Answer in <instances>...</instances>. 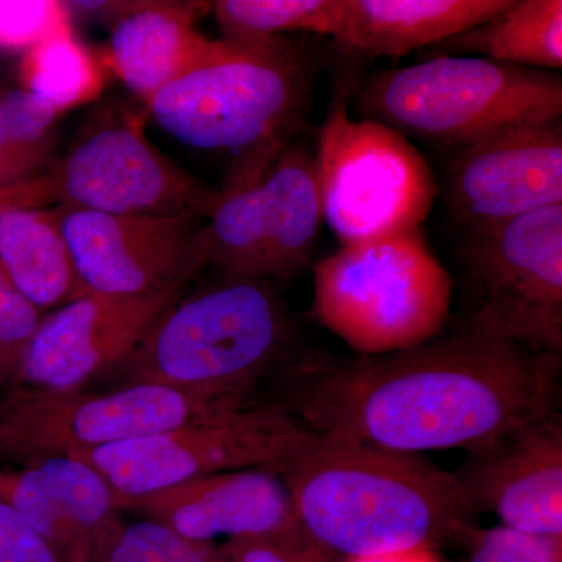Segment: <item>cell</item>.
Here are the masks:
<instances>
[{
    "label": "cell",
    "mask_w": 562,
    "mask_h": 562,
    "mask_svg": "<svg viewBox=\"0 0 562 562\" xmlns=\"http://www.w3.org/2000/svg\"><path fill=\"white\" fill-rule=\"evenodd\" d=\"M560 397L561 355L471 317L414 349L314 373L290 409L316 435L403 453H475L558 413Z\"/></svg>",
    "instance_id": "6da1fadb"
},
{
    "label": "cell",
    "mask_w": 562,
    "mask_h": 562,
    "mask_svg": "<svg viewBox=\"0 0 562 562\" xmlns=\"http://www.w3.org/2000/svg\"><path fill=\"white\" fill-rule=\"evenodd\" d=\"M302 527L349 560L469 538L475 509L453 473L419 454L317 435L279 471Z\"/></svg>",
    "instance_id": "7a4b0ae2"
},
{
    "label": "cell",
    "mask_w": 562,
    "mask_h": 562,
    "mask_svg": "<svg viewBox=\"0 0 562 562\" xmlns=\"http://www.w3.org/2000/svg\"><path fill=\"white\" fill-rule=\"evenodd\" d=\"M292 322L268 280H225L173 303L120 368V386L158 384L250 401L286 355Z\"/></svg>",
    "instance_id": "3957f363"
},
{
    "label": "cell",
    "mask_w": 562,
    "mask_h": 562,
    "mask_svg": "<svg viewBox=\"0 0 562 562\" xmlns=\"http://www.w3.org/2000/svg\"><path fill=\"white\" fill-rule=\"evenodd\" d=\"M312 57L286 36L233 43L146 103L162 131L191 147L249 154L290 143L313 94Z\"/></svg>",
    "instance_id": "277c9868"
},
{
    "label": "cell",
    "mask_w": 562,
    "mask_h": 562,
    "mask_svg": "<svg viewBox=\"0 0 562 562\" xmlns=\"http://www.w3.org/2000/svg\"><path fill=\"white\" fill-rule=\"evenodd\" d=\"M313 316L361 357L442 335L453 281L422 228L341 246L313 266Z\"/></svg>",
    "instance_id": "5b68a950"
},
{
    "label": "cell",
    "mask_w": 562,
    "mask_h": 562,
    "mask_svg": "<svg viewBox=\"0 0 562 562\" xmlns=\"http://www.w3.org/2000/svg\"><path fill=\"white\" fill-rule=\"evenodd\" d=\"M355 105L362 120L454 150L505 125L562 117V79L486 58L435 57L366 77Z\"/></svg>",
    "instance_id": "8992f818"
},
{
    "label": "cell",
    "mask_w": 562,
    "mask_h": 562,
    "mask_svg": "<svg viewBox=\"0 0 562 562\" xmlns=\"http://www.w3.org/2000/svg\"><path fill=\"white\" fill-rule=\"evenodd\" d=\"M324 220L342 246L416 231L432 209L438 183L416 146L371 120H353L333 102L317 135Z\"/></svg>",
    "instance_id": "52a82bcc"
},
{
    "label": "cell",
    "mask_w": 562,
    "mask_h": 562,
    "mask_svg": "<svg viewBox=\"0 0 562 562\" xmlns=\"http://www.w3.org/2000/svg\"><path fill=\"white\" fill-rule=\"evenodd\" d=\"M254 405L251 401L158 384L109 392L11 387L0 402V460L18 465L146 438Z\"/></svg>",
    "instance_id": "ba28073f"
},
{
    "label": "cell",
    "mask_w": 562,
    "mask_h": 562,
    "mask_svg": "<svg viewBox=\"0 0 562 562\" xmlns=\"http://www.w3.org/2000/svg\"><path fill=\"white\" fill-rule=\"evenodd\" d=\"M220 191L151 146L138 125L110 124L32 179L0 188V210L66 209L209 217Z\"/></svg>",
    "instance_id": "9c48e42d"
},
{
    "label": "cell",
    "mask_w": 562,
    "mask_h": 562,
    "mask_svg": "<svg viewBox=\"0 0 562 562\" xmlns=\"http://www.w3.org/2000/svg\"><path fill=\"white\" fill-rule=\"evenodd\" d=\"M316 438L284 406L254 403L173 430L66 457L87 462L121 497L132 501L214 473L277 472Z\"/></svg>",
    "instance_id": "30bf717a"
},
{
    "label": "cell",
    "mask_w": 562,
    "mask_h": 562,
    "mask_svg": "<svg viewBox=\"0 0 562 562\" xmlns=\"http://www.w3.org/2000/svg\"><path fill=\"white\" fill-rule=\"evenodd\" d=\"M462 255L482 292L473 317L514 342L561 355L562 203L472 231Z\"/></svg>",
    "instance_id": "8fae6325"
},
{
    "label": "cell",
    "mask_w": 562,
    "mask_h": 562,
    "mask_svg": "<svg viewBox=\"0 0 562 562\" xmlns=\"http://www.w3.org/2000/svg\"><path fill=\"white\" fill-rule=\"evenodd\" d=\"M181 291L143 295L88 292L41 319L14 368L13 387L81 391L138 349Z\"/></svg>",
    "instance_id": "7c38bea8"
},
{
    "label": "cell",
    "mask_w": 562,
    "mask_h": 562,
    "mask_svg": "<svg viewBox=\"0 0 562 562\" xmlns=\"http://www.w3.org/2000/svg\"><path fill=\"white\" fill-rule=\"evenodd\" d=\"M446 198L472 231L562 203V121H524L454 149Z\"/></svg>",
    "instance_id": "4fadbf2b"
},
{
    "label": "cell",
    "mask_w": 562,
    "mask_h": 562,
    "mask_svg": "<svg viewBox=\"0 0 562 562\" xmlns=\"http://www.w3.org/2000/svg\"><path fill=\"white\" fill-rule=\"evenodd\" d=\"M125 512L166 525L192 541L227 536L228 541L272 543L303 562L331 558L302 527L280 476L260 469L199 476L144 497L125 498Z\"/></svg>",
    "instance_id": "5bb4252c"
},
{
    "label": "cell",
    "mask_w": 562,
    "mask_h": 562,
    "mask_svg": "<svg viewBox=\"0 0 562 562\" xmlns=\"http://www.w3.org/2000/svg\"><path fill=\"white\" fill-rule=\"evenodd\" d=\"M88 292L143 295L181 291L198 276L191 238L198 217L55 209Z\"/></svg>",
    "instance_id": "9a60e30c"
},
{
    "label": "cell",
    "mask_w": 562,
    "mask_h": 562,
    "mask_svg": "<svg viewBox=\"0 0 562 562\" xmlns=\"http://www.w3.org/2000/svg\"><path fill=\"white\" fill-rule=\"evenodd\" d=\"M475 512L535 535L562 536V420L560 413L469 453L453 473Z\"/></svg>",
    "instance_id": "2e32d148"
},
{
    "label": "cell",
    "mask_w": 562,
    "mask_h": 562,
    "mask_svg": "<svg viewBox=\"0 0 562 562\" xmlns=\"http://www.w3.org/2000/svg\"><path fill=\"white\" fill-rule=\"evenodd\" d=\"M0 498L61 562H92L99 541L125 512V498L101 473L66 454L0 471Z\"/></svg>",
    "instance_id": "e0dca14e"
},
{
    "label": "cell",
    "mask_w": 562,
    "mask_h": 562,
    "mask_svg": "<svg viewBox=\"0 0 562 562\" xmlns=\"http://www.w3.org/2000/svg\"><path fill=\"white\" fill-rule=\"evenodd\" d=\"M87 11H110L116 21L109 47L110 69L144 102L209 60L224 46L195 29L210 2H69Z\"/></svg>",
    "instance_id": "ac0fdd59"
},
{
    "label": "cell",
    "mask_w": 562,
    "mask_h": 562,
    "mask_svg": "<svg viewBox=\"0 0 562 562\" xmlns=\"http://www.w3.org/2000/svg\"><path fill=\"white\" fill-rule=\"evenodd\" d=\"M513 0H341L331 38L368 57L401 60L491 21Z\"/></svg>",
    "instance_id": "d6986e66"
},
{
    "label": "cell",
    "mask_w": 562,
    "mask_h": 562,
    "mask_svg": "<svg viewBox=\"0 0 562 562\" xmlns=\"http://www.w3.org/2000/svg\"><path fill=\"white\" fill-rule=\"evenodd\" d=\"M288 144L244 154L220 191V202L191 238L199 271L220 269L225 280H265L262 180Z\"/></svg>",
    "instance_id": "ffe728a7"
},
{
    "label": "cell",
    "mask_w": 562,
    "mask_h": 562,
    "mask_svg": "<svg viewBox=\"0 0 562 562\" xmlns=\"http://www.w3.org/2000/svg\"><path fill=\"white\" fill-rule=\"evenodd\" d=\"M322 221L316 155L288 144L262 180L265 280L290 279L301 271L312 255Z\"/></svg>",
    "instance_id": "44dd1931"
},
{
    "label": "cell",
    "mask_w": 562,
    "mask_h": 562,
    "mask_svg": "<svg viewBox=\"0 0 562 562\" xmlns=\"http://www.w3.org/2000/svg\"><path fill=\"white\" fill-rule=\"evenodd\" d=\"M0 268L40 312L88 294L55 209L0 210Z\"/></svg>",
    "instance_id": "7402d4cb"
},
{
    "label": "cell",
    "mask_w": 562,
    "mask_h": 562,
    "mask_svg": "<svg viewBox=\"0 0 562 562\" xmlns=\"http://www.w3.org/2000/svg\"><path fill=\"white\" fill-rule=\"evenodd\" d=\"M436 57L486 60L554 72L562 68L561 0H513L497 16L442 41Z\"/></svg>",
    "instance_id": "603a6c76"
},
{
    "label": "cell",
    "mask_w": 562,
    "mask_h": 562,
    "mask_svg": "<svg viewBox=\"0 0 562 562\" xmlns=\"http://www.w3.org/2000/svg\"><path fill=\"white\" fill-rule=\"evenodd\" d=\"M20 79L22 90L61 114L94 101L105 87L106 69L68 29L22 55Z\"/></svg>",
    "instance_id": "cb8c5ba5"
},
{
    "label": "cell",
    "mask_w": 562,
    "mask_h": 562,
    "mask_svg": "<svg viewBox=\"0 0 562 562\" xmlns=\"http://www.w3.org/2000/svg\"><path fill=\"white\" fill-rule=\"evenodd\" d=\"M341 0H220L213 3L224 40L261 43L284 33L331 35Z\"/></svg>",
    "instance_id": "d4e9b609"
},
{
    "label": "cell",
    "mask_w": 562,
    "mask_h": 562,
    "mask_svg": "<svg viewBox=\"0 0 562 562\" xmlns=\"http://www.w3.org/2000/svg\"><path fill=\"white\" fill-rule=\"evenodd\" d=\"M92 562H222L217 547L192 541L154 520H120L103 535Z\"/></svg>",
    "instance_id": "484cf974"
},
{
    "label": "cell",
    "mask_w": 562,
    "mask_h": 562,
    "mask_svg": "<svg viewBox=\"0 0 562 562\" xmlns=\"http://www.w3.org/2000/svg\"><path fill=\"white\" fill-rule=\"evenodd\" d=\"M0 111L7 139L20 166L22 181L32 179L49 162L54 149L55 122L60 113L22 88L7 92L0 99Z\"/></svg>",
    "instance_id": "4316f807"
},
{
    "label": "cell",
    "mask_w": 562,
    "mask_h": 562,
    "mask_svg": "<svg viewBox=\"0 0 562 562\" xmlns=\"http://www.w3.org/2000/svg\"><path fill=\"white\" fill-rule=\"evenodd\" d=\"M70 27L68 2L0 0V52L27 54L44 40Z\"/></svg>",
    "instance_id": "83f0119b"
},
{
    "label": "cell",
    "mask_w": 562,
    "mask_h": 562,
    "mask_svg": "<svg viewBox=\"0 0 562 562\" xmlns=\"http://www.w3.org/2000/svg\"><path fill=\"white\" fill-rule=\"evenodd\" d=\"M469 562H562V536H543L498 525L473 531Z\"/></svg>",
    "instance_id": "f1b7e54d"
},
{
    "label": "cell",
    "mask_w": 562,
    "mask_h": 562,
    "mask_svg": "<svg viewBox=\"0 0 562 562\" xmlns=\"http://www.w3.org/2000/svg\"><path fill=\"white\" fill-rule=\"evenodd\" d=\"M43 319L41 312L0 268V379L13 375L24 347Z\"/></svg>",
    "instance_id": "f546056e"
},
{
    "label": "cell",
    "mask_w": 562,
    "mask_h": 562,
    "mask_svg": "<svg viewBox=\"0 0 562 562\" xmlns=\"http://www.w3.org/2000/svg\"><path fill=\"white\" fill-rule=\"evenodd\" d=\"M0 562H61L9 502L0 498Z\"/></svg>",
    "instance_id": "4dcf8cb0"
},
{
    "label": "cell",
    "mask_w": 562,
    "mask_h": 562,
    "mask_svg": "<svg viewBox=\"0 0 562 562\" xmlns=\"http://www.w3.org/2000/svg\"><path fill=\"white\" fill-rule=\"evenodd\" d=\"M222 562H303L272 543L254 539H232L217 547Z\"/></svg>",
    "instance_id": "1f68e13d"
},
{
    "label": "cell",
    "mask_w": 562,
    "mask_h": 562,
    "mask_svg": "<svg viewBox=\"0 0 562 562\" xmlns=\"http://www.w3.org/2000/svg\"><path fill=\"white\" fill-rule=\"evenodd\" d=\"M21 181L20 166L14 160L9 139H7L2 111H0V188L11 187V184L21 183Z\"/></svg>",
    "instance_id": "d6a6232c"
},
{
    "label": "cell",
    "mask_w": 562,
    "mask_h": 562,
    "mask_svg": "<svg viewBox=\"0 0 562 562\" xmlns=\"http://www.w3.org/2000/svg\"><path fill=\"white\" fill-rule=\"evenodd\" d=\"M349 562H439L430 549L405 550V552L382 554V557L358 558Z\"/></svg>",
    "instance_id": "836d02e7"
}]
</instances>
